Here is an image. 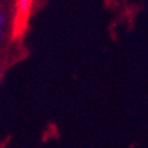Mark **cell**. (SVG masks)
Listing matches in <instances>:
<instances>
[{
	"label": "cell",
	"mask_w": 148,
	"mask_h": 148,
	"mask_svg": "<svg viewBox=\"0 0 148 148\" xmlns=\"http://www.w3.org/2000/svg\"><path fill=\"white\" fill-rule=\"evenodd\" d=\"M33 4H34V0H15L14 1V8H15L14 16L16 21L14 25V29H16V32H23L22 29L26 26Z\"/></svg>",
	"instance_id": "1"
},
{
	"label": "cell",
	"mask_w": 148,
	"mask_h": 148,
	"mask_svg": "<svg viewBox=\"0 0 148 148\" xmlns=\"http://www.w3.org/2000/svg\"><path fill=\"white\" fill-rule=\"evenodd\" d=\"M8 8L5 5H1L0 7V40L3 42L5 36V32H7V26H8Z\"/></svg>",
	"instance_id": "2"
}]
</instances>
